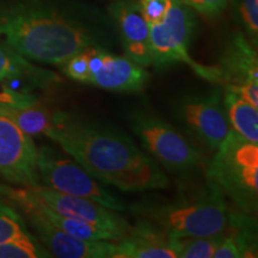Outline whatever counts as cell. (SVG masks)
<instances>
[{"label": "cell", "instance_id": "cell-20", "mask_svg": "<svg viewBox=\"0 0 258 258\" xmlns=\"http://www.w3.org/2000/svg\"><path fill=\"white\" fill-rule=\"evenodd\" d=\"M221 238L222 233L209 237H171V246L176 258H213Z\"/></svg>", "mask_w": 258, "mask_h": 258}, {"label": "cell", "instance_id": "cell-10", "mask_svg": "<svg viewBox=\"0 0 258 258\" xmlns=\"http://www.w3.org/2000/svg\"><path fill=\"white\" fill-rule=\"evenodd\" d=\"M0 175L12 184L40 186L37 147L31 135L0 112Z\"/></svg>", "mask_w": 258, "mask_h": 258}, {"label": "cell", "instance_id": "cell-23", "mask_svg": "<svg viewBox=\"0 0 258 258\" xmlns=\"http://www.w3.org/2000/svg\"><path fill=\"white\" fill-rule=\"evenodd\" d=\"M238 12L245 36L254 47L258 43V0H240Z\"/></svg>", "mask_w": 258, "mask_h": 258}, {"label": "cell", "instance_id": "cell-6", "mask_svg": "<svg viewBox=\"0 0 258 258\" xmlns=\"http://www.w3.org/2000/svg\"><path fill=\"white\" fill-rule=\"evenodd\" d=\"M150 27L151 54L154 67H167L176 62L188 64L192 72L212 83L221 82V71L218 66H206L190 56L195 17L194 11L177 0H171L165 17L158 24Z\"/></svg>", "mask_w": 258, "mask_h": 258}, {"label": "cell", "instance_id": "cell-13", "mask_svg": "<svg viewBox=\"0 0 258 258\" xmlns=\"http://www.w3.org/2000/svg\"><path fill=\"white\" fill-rule=\"evenodd\" d=\"M180 117L189 131L213 150H217L231 132L218 91L188 97L180 105Z\"/></svg>", "mask_w": 258, "mask_h": 258}, {"label": "cell", "instance_id": "cell-24", "mask_svg": "<svg viewBox=\"0 0 258 258\" xmlns=\"http://www.w3.org/2000/svg\"><path fill=\"white\" fill-rule=\"evenodd\" d=\"M148 25L158 24L165 17L171 0H138Z\"/></svg>", "mask_w": 258, "mask_h": 258}, {"label": "cell", "instance_id": "cell-4", "mask_svg": "<svg viewBox=\"0 0 258 258\" xmlns=\"http://www.w3.org/2000/svg\"><path fill=\"white\" fill-rule=\"evenodd\" d=\"M208 180L241 213L252 215L258 200V144L231 129L209 164Z\"/></svg>", "mask_w": 258, "mask_h": 258}, {"label": "cell", "instance_id": "cell-5", "mask_svg": "<svg viewBox=\"0 0 258 258\" xmlns=\"http://www.w3.org/2000/svg\"><path fill=\"white\" fill-rule=\"evenodd\" d=\"M60 69L77 82L117 92L141 91L151 78L145 67L125 56L109 53L103 46L79 51Z\"/></svg>", "mask_w": 258, "mask_h": 258}, {"label": "cell", "instance_id": "cell-14", "mask_svg": "<svg viewBox=\"0 0 258 258\" xmlns=\"http://www.w3.org/2000/svg\"><path fill=\"white\" fill-rule=\"evenodd\" d=\"M124 56L141 67L152 64L150 27L141 12L138 0H117L110 6Z\"/></svg>", "mask_w": 258, "mask_h": 258}, {"label": "cell", "instance_id": "cell-25", "mask_svg": "<svg viewBox=\"0 0 258 258\" xmlns=\"http://www.w3.org/2000/svg\"><path fill=\"white\" fill-rule=\"evenodd\" d=\"M177 2L182 3L183 5L188 6L189 9L199 14L215 16L225 9L228 0H177Z\"/></svg>", "mask_w": 258, "mask_h": 258}, {"label": "cell", "instance_id": "cell-7", "mask_svg": "<svg viewBox=\"0 0 258 258\" xmlns=\"http://www.w3.org/2000/svg\"><path fill=\"white\" fill-rule=\"evenodd\" d=\"M0 194L11 201H23L42 206L62 217L78 219L112 232L120 239L131 233L132 226L120 212L112 211L92 200L72 196L47 186H25L11 189L0 188Z\"/></svg>", "mask_w": 258, "mask_h": 258}, {"label": "cell", "instance_id": "cell-11", "mask_svg": "<svg viewBox=\"0 0 258 258\" xmlns=\"http://www.w3.org/2000/svg\"><path fill=\"white\" fill-rule=\"evenodd\" d=\"M226 91L258 108V57L256 47L241 32H235L226 46L220 63Z\"/></svg>", "mask_w": 258, "mask_h": 258}, {"label": "cell", "instance_id": "cell-18", "mask_svg": "<svg viewBox=\"0 0 258 258\" xmlns=\"http://www.w3.org/2000/svg\"><path fill=\"white\" fill-rule=\"evenodd\" d=\"M17 202H23V201H17ZM23 203L31 205L32 207L36 208L42 217L47 219L51 225H54L61 231L66 232V233L74 235V237L82 238V239H86V240L121 241V239L117 237V235L114 234L110 231L105 230V228L99 227V226H96L83 220H78V219L62 217V215L56 214V213L51 212L49 209L42 207V206L34 205V203H29V202H23Z\"/></svg>", "mask_w": 258, "mask_h": 258}, {"label": "cell", "instance_id": "cell-3", "mask_svg": "<svg viewBox=\"0 0 258 258\" xmlns=\"http://www.w3.org/2000/svg\"><path fill=\"white\" fill-rule=\"evenodd\" d=\"M138 213L172 238L209 237L222 233L230 222L224 194L212 183L195 196L172 201L139 203Z\"/></svg>", "mask_w": 258, "mask_h": 258}, {"label": "cell", "instance_id": "cell-2", "mask_svg": "<svg viewBox=\"0 0 258 258\" xmlns=\"http://www.w3.org/2000/svg\"><path fill=\"white\" fill-rule=\"evenodd\" d=\"M101 34L71 10L35 0L0 6V40L35 62L60 67L79 51L102 46Z\"/></svg>", "mask_w": 258, "mask_h": 258}, {"label": "cell", "instance_id": "cell-16", "mask_svg": "<svg viewBox=\"0 0 258 258\" xmlns=\"http://www.w3.org/2000/svg\"><path fill=\"white\" fill-rule=\"evenodd\" d=\"M115 258H176L171 237L146 220L132 227L124 239L116 241Z\"/></svg>", "mask_w": 258, "mask_h": 258}, {"label": "cell", "instance_id": "cell-9", "mask_svg": "<svg viewBox=\"0 0 258 258\" xmlns=\"http://www.w3.org/2000/svg\"><path fill=\"white\" fill-rule=\"evenodd\" d=\"M131 125L150 157L170 172H188L200 164L198 150L167 122L138 112Z\"/></svg>", "mask_w": 258, "mask_h": 258}, {"label": "cell", "instance_id": "cell-1", "mask_svg": "<svg viewBox=\"0 0 258 258\" xmlns=\"http://www.w3.org/2000/svg\"><path fill=\"white\" fill-rule=\"evenodd\" d=\"M48 138L102 182L124 192L166 189V173L127 135L55 112Z\"/></svg>", "mask_w": 258, "mask_h": 258}, {"label": "cell", "instance_id": "cell-15", "mask_svg": "<svg viewBox=\"0 0 258 258\" xmlns=\"http://www.w3.org/2000/svg\"><path fill=\"white\" fill-rule=\"evenodd\" d=\"M60 82L57 74L31 63L12 48L0 43V88L27 93L30 89H46Z\"/></svg>", "mask_w": 258, "mask_h": 258}, {"label": "cell", "instance_id": "cell-21", "mask_svg": "<svg viewBox=\"0 0 258 258\" xmlns=\"http://www.w3.org/2000/svg\"><path fill=\"white\" fill-rule=\"evenodd\" d=\"M50 257L31 235L15 238L0 243V258H40Z\"/></svg>", "mask_w": 258, "mask_h": 258}, {"label": "cell", "instance_id": "cell-19", "mask_svg": "<svg viewBox=\"0 0 258 258\" xmlns=\"http://www.w3.org/2000/svg\"><path fill=\"white\" fill-rule=\"evenodd\" d=\"M0 112L8 116L31 137L49 134L53 125V116L49 111L37 106V103L22 106H4Z\"/></svg>", "mask_w": 258, "mask_h": 258}, {"label": "cell", "instance_id": "cell-12", "mask_svg": "<svg viewBox=\"0 0 258 258\" xmlns=\"http://www.w3.org/2000/svg\"><path fill=\"white\" fill-rule=\"evenodd\" d=\"M51 256L59 258H115L116 241L86 240L59 230L31 205L16 202Z\"/></svg>", "mask_w": 258, "mask_h": 258}, {"label": "cell", "instance_id": "cell-17", "mask_svg": "<svg viewBox=\"0 0 258 258\" xmlns=\"http://www.w3.org/2000/svg\"><path fill=\"white\" fill-rule=\"evenodd\" d=\"M224 105L232 131L251 143L258 144L257 106L228 91H226Z\"/></svg>", "mask_w": 258, "mask_h": 258}, {"label": "cell", "instance_id": "cell-22", "mask_svg": "<svg viewBox=\"0 0 258 258\" xmlns=\"http://www.w3.org/2000/svg\"><path fill=\"white\" fill-rule=\"evenodd\" d=\"M30 235L23 220L14 209L0 205V243Z\"/></svg>", "mask_w": 258, "mask_h": 258}, {"label": "cell", "instance_id": "cell-8", "mask_svg": "<svg viewBox=\"0 0 258 258\" xmlns=\"http://www.w3.org/2000/svg\"><path fill=\"white\" fill-rule=\"evenodd\" d=\"M37 170L43 186L72 196L92 200L112 211H125L124 203L79 163L64 158L53 148L48 146L37 148Z\"/></svg>", "mask_w": 258, "mask_h": 258}]
</instances>
